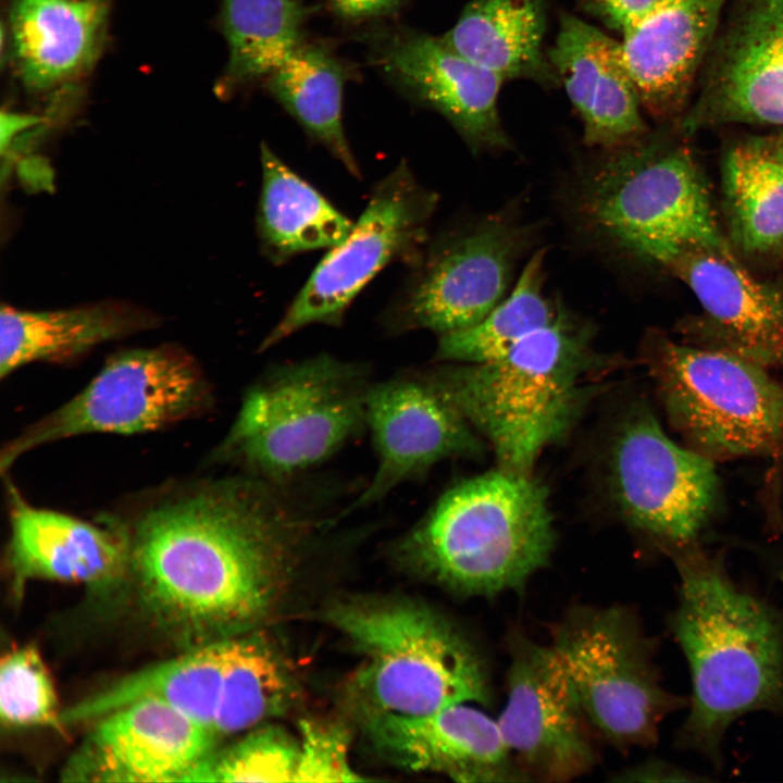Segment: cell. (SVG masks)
Segmentation results:
<instances>
[{
	"label": "cell",
	"instance_id": "6da1fadb",
	"mask_svg": "<svg viewBox=\"0 0 783 783\" xmlns=\"http://www.w3.org/2000/svg\"><path fill=\"white\" fill-rule=\"evenodd\" d=\"M343 487L237 471L150 489L101 515L123 538L151 620L189 649L260 618L271 583L341 521Z\"/></svg>",
	"mask_w": 783,
	"mask_h": 783
},
{
	"label": "cell",
	"instance_id": "7a4b0ae2",
	"mask_svg": "<svg viewBox=\"0 0 783 783\" xmlns=\"http://www.w3.org/2000/svg\"><path fill=\"white\" fill-rule=\"evenodd\" d=\"M678 602L669 629L688 666V713L674 744L717 771L730 726L745 714L783 720V608L728 572L696 545L672 554Z\"/></svg>",
	"mask_w": 783,
	"mask_h": 783
},
{
	"label": "cell",
	"instance_id": "3957f363",
	"mask_svg": "<svg viewBox=\"0 0 783 783\" xmlns=\"http://www.w3.org/2000/svg\"><path fill=\"white\" fill-rule=\"evenodd\" d=\"M593 334L589 322L566 309L497 359L420 372L487 442L499 468L531 473L583 413L595 374L613 365L593 347Z\"/></svg>",
	"mask_w": 783,
	"mask_h": 783
},
{
	"label": "cell",
	"instance_id": "277c9868",
	"mask_svg": "<svg viewBox=\"0 0 783 783\" xmlns=\"http://www.w3.org/2000/svg\"><path fill=\"white\" fill-rule=\"evenodd\" d=\"M556 542L548 489L497 468L447 489L398 542L401 561L465 596L521 589Z\"/></svg>",
	"mask_w": 783,
	"mask_h": 783
},
{
	"label": "cell",
	"instance_id": "5b68a950",
	"mask_svg": "<svg viewBox=\"0 0 783 783\" xmlns=\"http://www.w3.org/2000/svg\"><path fill=\"white\" fill-rule=\"evenodd\" d=\"M563 192L581 236L613 257L659 265L678 245L729 244L696 162L660 136L598 150L575 167Z\"/></svg>",
	"mask_w": 783,
	"mask_h": 783
},
{
	"label": "cell",
	"instance_id": "8992f818",
	"mask_svg": "<svg viewBox=\"0 0 783 783\" xmlns=\"http://www.w3.org/2000/svg\"><path fill=\"white\" fill-rule=\"evenodd\" d=\"M373 384L364 363L325 353L271 366L209 460L269 481L304 476L366 430Z\"/></svg>",
	"mask_w": 783,
	"mask_h": 783
},
{
	"label": "cell",
	"instance_id": "52a82bcc",
	"mask_svg": "<svg viewBox=\"0 0 783 783\" xmlns=\"http://www.w3.org/2000/svg\"><path fill=\"white\" fill-rule=\"evenodd\" d=\"M330 619L364 655L356 682L366 713L422 716L489 703L481 654L435 610L411 601L348 602Z\"/></svg>",
	"mask_w": 783,
	"mask_h": 783
},
{
	"label": "cell",
	"instance_id": "ba28073f",
	"mask_svg": "<svg viewBox=\"0 0 783 783\" xmlns=\"http://www.w3.org/2000/svg\"><path fill=\"white\" fill-rule=\"evenodd\" d=\"M641 357L672 425L708 458L783 448V386L765 366L732 352L648 333Z\"/></svg>",
	"mask_w": 783,
	"mask_h": 783
},
{
	"label": "cell",
	"instance_id": "9c48e42d",
	"mask_svg": "<svg viewBox=\"0 0 783 783\" xmlns=\"http://www.w3.org/2000/svg\"><path fill=\"white\" fill-rule=\"evenodd\" d=\"M552 638L593 729L619 749L655 745L663 719L688 705L662 686L655 643L625 607H574Z\"/></svg>",
	"mask_w": 783,
	"mask_h": 783
},
{
	"label": "cell",
	"instance_id": "30bf717a",
	"mask_svg": "<svg viewBox=\"0 0 783 783\" xmlns=\"http://www.w3.org/2000/svg\"><path fill=\"white\" fill-rule=\"evenodd\" d=\"M211 384L198 361L175 344L120 351L75 397L26 426L1 450V472L24 453L94 433L156 431L207 413Z\"/></svg>",
	"mask_w": 783,
	"mask_h": 783
},
{
	"label": "cell",
	"instance_id": "8fae6325",
	"mask_svg": "<svg viewBox=\"0 0 783 783\" xmlns=\"http://www.w3.org/2000/svg\"><path fill=\"white\" fill-rule=\"evenodd\" d=\"M535 227L501 209L450 231L423 248L384 319L388 332L439 335L482 321L504 299Z\"/></svg>",
	"mask_w": 783,
	"mask_h": 783
},
{
	"label": "cell",
	"instance_id": "7c38bea8",
	"mask_svg": "<svg viewBox=\"0 0 783 783\" xmlns=\"http://www.w3.org/2000/svg\"><path fill=\"white\" fill-rule=\"evenodd\" d=\"M436 204V194L418 183L408 165H398L375 186L352 231L315 266L259 350L309 325L339 326L348 306L381 270L418 258Z\"/></svg>",
	"mask_w": 783,
	"mask_h": 783
},
{
	"label": "cell",
	"instance_id": "4fadbf2b",
	"mask_svg": "<svg viewBox=\"0 0 783 783\" xmlns=\"http://www.w3.org/2000/svg\"><path fill=\"white\" fill-rule=\"evenodd\" d=\"M608 483L624 520L670 556L696 545L718 492L711 459L671 440L643 403L630 408L614 431Z\"/></svg>",
	"mask_w": 783,
	"mask_h": 783
},
{
	"label": "cell",
	"instance_id": "5bb4252c",
	"mask_svg": "<svg viewBox=\"0 0 783 783\" xmlns=\"http://www.w3.org/2000/svg\"><path fill=\"white\" fill-rule=\"evenodd\" d=\"M507 700L497 722L529 781L564 782L596 762L593 729L555 649L514 633Z\"/></svg>",
	"mask_w": 783,
	"mask_h": 783
},
{
	"label": "cell",
	"instance_id": "9a60e30c",
	"mask_svg": "<svg viewBox=\"0 0 783 783\" xmlns=\"http://www.w3.org/2000/svg\"><path fill=\"white\" fill-rule=\"evenodd\" d=\"M369 60L402 96L444 116L474 152L512 147L498 98L505 80L452 48L443 36L400 25L363 34Z\"/></svg>",
	"mask_w": 783,
	"mask_h": 783
},
{
	"label": "cell",
	"instance_id": "2e32d148",
	"mask_svg": "<svg viewBox=\"0 0 783 783\" xmlns=\"http://www.w3.org/2000/svg\"><path fill=\"white\" fill-rule=\"evenodd\" d=\"M729 11L681 120L686 135L726 124L783 125V0H734Z\"/></svg>",
	"mask_w": 783,
	"mask_h": 783
},
{
	"label": "cell",
	"instance_id": "e0dca14e",
	"mask_svg": "<svg viewBox=\"0 0 783 783\" xmlns=\"http://www.w3.org/2000/svg\"><path fill=\"white\" fill-rule=\"evenodd\" d=\"M366 430L377 457L372 478L341 518L383 500L449 458H478L485 440L420 370L374 383L366 400Z\"/></svg>",
	"mask_w": 783,
	"mask_h": 783
},
{
	"label": "cell",
	"instance_id": "ac0fdd59",
	"mask_svg": "<svg viewBox=\"0 0 783 783\" xmlns=\"http://www.w3.org/2000/svg\"><path fill=\"white\" fill-rule=\"evenodd\" d=\"M96 720L63 780L188 782L217 741L210 729L157 699L130 703Z\"/></svg>",
	"mask_w": 783,
	"mask_h": 783
},
{
	"label": "cell",
	"instance_id": "d6986e66",
	"mask_svg": "<svg viewBox=\"0 0 783 783\" xmlns=\"http://www.w3.org/2000/svg\"><path fill=\"white\" fill-rule=\"evenodd\" d=\"M660 266L683 281L704 309L713 348L783 368V288L756 278L730 245H678Z\"/></svg>",
	"mask_w": 783,
	"mask_h": 783
},
{
	"label": "cell",
	"instance_id": "ffe728a7",
	"mask_svg": "<svg viewBox=\"0 0 783 783\" xmlns=\"http://www.w3.org/2000/svg\"><path fill=\"white\" fill-rule=\"evenodd\" d=\"M365 728L391 762L461 783L529 781L494 720L470 703L422 716L366 713Z\"/></svg>",
	"mask_w": 783,
	"mask_h": 783
},
{
	"label": "cell",
	"instance_id": "44dd1931",
	"mask_svg": "<svg viewBox=\"0 0 783 783\" xmlns=\"http://www.w3.org/2000/svg\"><path fill=\"white\" fill-rule=\"evenodd\" d=\"M732 0H658L622 33L623 62L642 108L668 121L687 107Z\"/></svg>",
	"mask_w": 783,
	"mask_h": 783
},
{
	"label": "cell",
	"instance_id": "7402d4cb",
	"mask_svg": "<svg viewBox=\"0 0 783 783\" xmlns=\"http://www.w3.org/2000/svg\"><path fill=\"white\" fill-rule=\"evenodd\" d=\"M547 57L582 122L583 142L587 147L617 149L648 134L620 41L563 12Z\"/></svg>",
	"mask_w": 783,
	"mask_h": 783
},
{
	"label": "cell",
	"instance_id": "603a6c76",
	"mask_svg": "<svg viewBox=\"0 0 783 783\" xmlns=\"http://www.w3.org/2000/svg\"><path fill=\"white\" fill-rule=\"evenodd\" d=\"M10 504L9 564L15 580L48 579L102 586L127 574V550L121 535L100 521L35 507L14 486Z\"/></svg>",
	"mask_w": 783,
	"mask_h": 783
},
{
	"label": "cell",
	"instance_id": "cb8c5ba5",
	"mask_svg": "<svg viewBox=\"0 0 783 783\" xmlns=\"http://www.w3.org/2000/svg\"><path fill=\"white\" fill-rule=\"evenodd\" d=\"M160 318L117 300L32 311L2 306L0 377L33 362H65L108 341L156 328Z\"/></svg>",
	"mask_w": 783,
	"mask_h": 783
},
{
	"label": "cell",
	"instance_id": "d4e9b609",
	"mask_svg": "<svg viewBox=\"0 0 783 783\" xmlns=\"http://www.w3.org/2000/svg\"><path fill=\"white\" fill-rule=\"evenodd\" d=\"M110 0H14L11 28L18 73L45 90L75 78L97 60Z\"/></svg>",
	"mask_w": 783,
	"mask_h": 783
},
{
	"label": "cell",
	"instance_id": "484cf974",
	"mask_svg": "<svg viewBox=\"0 0 783 783\" xmlns=\"http://www.w3.org/2000/svg\"><path fill=\"white\" fill-rule=\"evenodd\" d=\"M549 0H471L443 38L505 82L559 87L544 38Z\"/></svg>",
	"mask_w": 783,
	"mask_h": 783
},
{
	"label": "cell",
	"instance_id": "4316f807",
	"mask_svg": "<svg viewBox=\"0 0 783 783\" xmlns=\"http://www.w3.org/2000/svg\"><path fill=\"white\" fill-rule=\"evenodd\" d=\"M262 184L258 233L263 252L282 262L311 250L341 243L355 223L313 186L261 144Z\"/></svg>",
	"mask_w": 783,
	"mask_h": 783
},
{
	"label": "cell",
	"instance_id": "83f0119b",
	"mask_svg": "<svg viewBox=\"0 0 783 783\" xmlns=\"http://www.w3.org/2000/svg\"><path fill=\"white\" fill-rule=\"evenodd\" d=\"M224 643L222 639L191 648L130 674L61 712V723L96 720L130 703L157 699L213 732L223 683Z\"/></svg>",
	"mask_w": 783,
	"mask_h": 783
},
{
	"label": "cell",
	"instance_id": "f1b7e54d",
	"mask_svg": "<svg viewBox=\"0 0 783 783\" xmlns=\"http://www.w3.org/2000/svg\"><path fill=\"white\" fill-rule=\"evenodd\" d=\"M350 74L328 45L304 38L263 83L310 138L359 177L343 126L344 88Z\"/></svg>",
	"mask_w": 783,
	"mask_h": 783
},
{
	"label": "cell",
	"instance_id": "f546056e",
	"mask_svg": "<svg viewBox=\"0 0 783 783\" xmlns=\"http://www.w3.org/2000/svg\"><path fill=\"white\" fill-rule=\"evenodd\" d=\"M310 12L299 0H223L221 27L228 62L219 94L229 96L264 80L306 38Z\"/></svg>",
	"mask_w": 783,
	"mask_h": 783
},
{
	"label": "cell",
	"instance_id": "4dcf8cb0",
	"mask_svg": "<svg viewBox=\"0 0 783 783\" xmlns=\"http://www.w3.org/2000/svg\"><path fill=\"white\" fill-rule=\"evenodd\" d=\"M722 186L734 240L746 252L783 247V161L768 137L743 141L725 154Z\"/></svg>",
	"mask_w": 783,
	"mask_h": 783
},
{
	"label": "cell",
	"instance_id": "1f68e13d",
	"mask_svg": "<svg viewBox=\"0 0 783 783\" xmlns=\"http://www.w3.org/2000/svg\"><path fill=\"white\" fill-rule=\"evenodd\" d=\"M546 249L533 253L511 293L478 323L439 335L435 360L481 363L507 353L567 309L544 291Z\"/></svg>",
	"mask_w": 783,
	"mask_h": 783
},
{
	"label": "cell",
	"instance_id": "d6a6232c",
	"mask_svg": "<svg viewBox=\"0 0 783 783\" xmlns=\"http://www.w3.org/2000/svg\"><path fill=\"white\" fill-rule=\"evenodd\" d=\"M290 696V683L276 654L259 637H229L224 643L221 698L213 725L217 738L278 712Z\"/></svg>",
	"mask_w": 783,
	"mask_h": 783
},
{
	"label": "cell",
	"instance_id": "836d02e7",
	"mask_svg": "<svg viewBox=\"0 0 783 783\" xmlns=\"http://www.w3.org/2000/svg\"><path fill=\"white\" fill-rule=\"evenodd\" d=\"M300 744L275 726L248 733L214 750L188 782H294Z\"/></svg>",
	"mask_w": 783,
	"mask_h": 783
},
{
	"label": "cell",
	"instance_id": "e575fe53",
	"mask_svg": "<svg viewBox=\"0 0 783 783\" xmlns=\"http://www.w3.org/2000/svg\"><path fill=\"white\" fill-rule=\"evenodd\" d=\"M0 714L15 726L61 723L51 678L35 648L21 647L2 658Z\"/></svg>",
	"mask_w": 783,
	"mask_h": 783
},
{
	"label": "cell",
	"instance_id": "d590c367",
	"mask_svg": "<svg viewBox=\"0 0 783 783\" xmlns=\"http://www.w3.org/2000/svg\"><path fill=\"white\" fill-rule=\"evenodd\" d=\"M300 755L294 782H359L349 762V734L337 724L302 720Z\"/></svg>",
	"mask_w": 783,
	"mask_h": 783
},
{
	"label": "cell",
	"instance_id": "8d00e7d4",
	"mask_svg": "<svg viewBox=\"0 0 783 783\" xmlns=\"http://www.w3.org/2000/svg\"><path fill=\"white\" fill-rule=\"evenodd\" d=\"M582 10L608 28L623 33L647 14L658 0H577Z\"/></svg>",
	"mask_w": 783,
	"mask_h": 783
},
{
	"label": "cell",
	"instance_id": "74e56055",
	"mask_svg": "<svg viewBox=\"0 0 783 783\" xmlns=\"http://www.w3.org/2000/svg\"><path fill=\"white\" fill-rule=\"evenodd\" d=\"M613 780L620 782H699L709 779L662 759H648L624 769Z\"/></svg>",
	"mask_w": 783,
	"mask_h": 783
},
{
	"label": "cell",
	"instance_id": "f35d334b",
	"mask_svg": "<svg viewBox=\"0 0 783 783\" xmlns=\"http://www.w3.org/2000/svg\"><path fill=\"white\" fill-rule=\"evenodd\" d=\"M332 11L343 20L358 22L394 12L403 0H327Z\"/></svg>",
	"mask_w": 783,
	"mask_h": 783
},
{
	"label": "cell",
	"instance_id": "ab89813d",
	"mask_svg": "<svg viewBox=\"0 0 783 783\" xmlns=\"http://www.w3.org/2000/svg\"><path fill=\"white\" fill-rule=\"evenodd\" d=\"M771 146L773 147L776 154L780 157V159L783 161V133L775 135L773 137H768Z\"/></svg>",
	"mask_w": 783,
	"mask_h": 783
}]
</instances>
